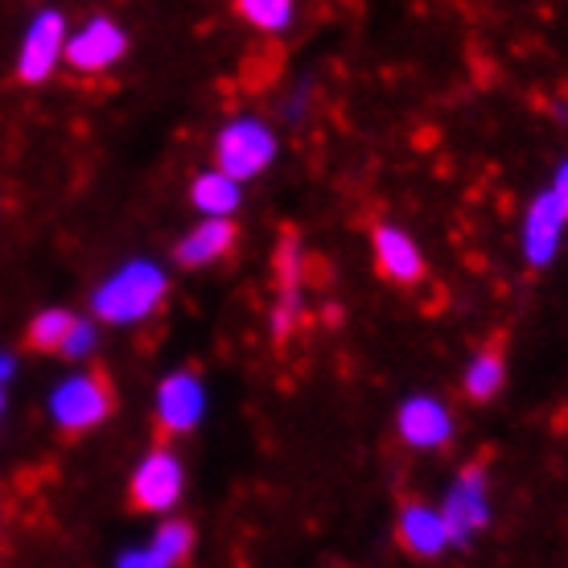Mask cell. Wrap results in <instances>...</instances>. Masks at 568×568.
Wrapping results in <instances>:
<instances>
[{"mask_svg":"<svg viewBox=\"0 0 568 568\" xmlns=\"http://www.w3.org/2000/svg\"><path fill=\"white\" fill-rule=\"evenodd\" d=\"M170 281L165 272L149 264V260H132L120 272H112L108 281L95 288L91 297V313L112 322V326H129V322H144L165 305Z\"/></svg>","mask_w":568,"mask_h":568,"instance_id":"obj_1","label":"cell"},{"mask_svg":"<svg viewBox=\"0 0 568 568\" xmlns=\"http://www.w3.org/2000/svg\"><path fill=\"white\" fill-rule=\"evenodd\" d=\"M115 413V387L108 371L91 367L79 371L71 379H62L50 396V416L67 437H83L91 428H100Z\"/></svg>","mask_w":568,"mask_h":568,"instance_id":"obj_2","label":"cell"},{"mask_svg":"<svg viewBox=\"0 0 568 568\" xmlns=\"http://www.w3.org/2000/svg\"><path fill=\"white\" fill-rule=\"evenodd\" d=\"M272 156H276V132L268 124L252 120V115L231 120L227 129L219 132V141H214V170L231 178L235 185L268 170Z\"/></svg>","mask_w":568,"mask_h":568,"instance_id":"obj_3","label":"cell"},{"mask_svg":"<svg viewBox=\"0 0 568 568\" xmlns=\"http://www.w3.org/2000/svg\"><path fill=\"white\" fill-rule=\"evenodd\" d=\"M440 519L449 527V544H466L474 531H483L490 519V498H486V457L466 462L457 469V483L445 495Z\"/></svg>","mask_w":568,"mask_h":568,"instance_id":"obj_4","label":"cell"},{"mask_svg":"<svg viewBox=\"0 0 568 568\" xmlns=\"http://www.w3.org/2000/svg\"><path fill=\"white\" fill-rule=\"evenodd\" d=\"M206 413V392H202V375L194 367L170 371L161 387H156V425L165 437H185L194 433Z\"/></svg>","mask_w":568,"mask_h":568,"instance_id":"obj_5","label":"cell"},{"mask_svg":"<svg viewBox=\"0 0 568 568\" xmlns=\"http://www.w3.org/2000/svg\"><path fill=\"white\" fill-rule=\"evenodd\" d=\"M182 483H185L182 462L170 449H153L141 466L132 469V483H129L132 511H144V515L170 511L173 503L182 498Z\"/></svg>","mask_w":568,"mask_h":568,"instance_id":"obj_6","label":"cell"},{"mask_svg":"<svg viewBox=\"0 0 568 568\" xmlns=\"http://www.w3.org/2000/svg\"><path fill=\"white\" fill-rule=\"evenodd\" d=\"M62 50H67V21H62V13L45 9V13L33 17L26 42H21L17 79L21 83H45L58 62H62Z\"/></svg>","mask_w":568,"mask_h":568,"instance_id":"obj_7","label":"cell"},{"mask_svg":"<svg viewBox=\"0 0 568 568\" xmlns=\"http://www.w3.org/2000/svg\"><path fill=\"white\" fill-rule=\"evenodd\" d=\"M124 54H129V33L112 17H91L74 38H67V50H62V58L83 74L108 71Z\"/></svg>","mask_w":568,"mask_h":568,"instance_id":"obj_8","label":"cell"},{"mask_svg":"<svg viewBox=\"0 0 568 568\" xmlns=\"http://www.w3.org/2000/svg\"><path fill=\"white\" fill-rule=\"evenodd\" d=\"M396 540H399V548L408 556H416V560H433V556H440L445 548H454L440 511L428 507V503H420V498H408V503L399 507Z\"/></svg>","mask_w":568,"mask_h":568,"instance_id":"obj_9","label":"cell"},{"mask_svg":"<svg viewBox=\"0 0 568 568\" xmlns=\"http://www.w3.org/2000/svg\"><path fill=\"white\" fill-rule=\"evenodd\" d=\"M396 428L413 449H445V445L454 440V416H449V408L433 396L404 399L396 416Z\"/></svg>","mask_w":568,"mask_h":568,"instance_id":"obj_10","label":"cell"},{"mask_svg":"<svg viewBox=\"0 0 568 568\" xmlns=\"http://www.w3.org/2000/svg\"><path fill=\"white\" fill-rule=\"evenodd\" d=\"M371 247H375V268H379V276H387V281L396 284L425 281L428 268L413 235H404L399 227H387V223H375L371 227Z\"/></svg>","mask_w":568,"mask_h":568,"instance_id":"obj_11","label":"cell"},{"mask_svg":"<svg viewBox=\"0 0 568 568\" xmlns=\"http://www.w3.org/2000/svg\"><path fill=\"white\" fill-rule=\"evenodd\" d=\"M240 243V227L231 219H202L194 231H185L178 247H173V260L178 268H206L214 260H223Z\"/></svg>","mask_w":568,"mask_h":568,"instance_id":"obj_12","label":"cell"},{"mask_svg":"<svg viewBox=\"0 0 568 568\" xmlns=\"http://www.w3.org/2000/svg\"><path fill=\"white\" fill-rule=\"evenodd\" d=\"M565 223L568 219H565V211H560V202H556L552 194H536V199H531V206H527V223H524L527 264L544 268V264L556 256Z\"/></svg>","mask_w":568,"mask_h":568,"instance_id":"obj_13","label":"cell"},{"mask_svg":"<svg viewBox=\"0 0 568 568\" xmlns=\"http://www.w3.org/2000/svg\"><path fill=\"white\" fill-rule=\"evenodd\" d=\"M503 384H507V358H503L498 346H486L478 358H469L466 375H462V392H466V399H474V404L495 399L498 392H503Z\"/></svg>","mask_w":568,"mask_h":568,"instance_id":"obj_14","label":"cell"},{"mask_svg":"<svg viewBox=\"0 0 568 568\" xmlns=\"http://www.w3.org/2000/svg\"><path fill=\"white\" fill-rule=\"evenodd\" d=\"M240 185L231 182V178H223L219 170H206L194 178V185H190V202L199 206L206 219H227V214L240 211Z\"/></svg>","mask_w":568,"mask_h":568,"instance_id":"obj_15","label":"cell"},{"mask_svg":"<svg viewBox=\"0 0 568 568\" xmlns=\"http://www.w3.org/2000/svg\"><path fill=\"white\" fill-rule=\"evenodd\" d=\"M194 544H199V531H194V524H185V519H165V524L153 531L149 552H153L165 568H178V565H185V560H190Z\"/></svg>","mask_w":568,"mask_h":568,"instance_id":"obj_16","label":"cell"},{"mask_svg":"<svg viewBox=\"0 0 568 568\" xmlns=\"http://www.w3.org/2000/svg\"><path fill=\"white\" fill-rule=\"evenodd\" d=\"M74 322H79V317H74L71 310H42L26 329L29 351H42V355H62V346H67V338H71Z\"/></svg>","mask_w":568,"mask_h":568,"instance_id":"obj_17","label":"cell"},{"mask_svg":"<svg viewBox=\"0 0 568 568\" xmlns=\"http://www.w3.org/2000/svg\"><path fill=\"white\" fill-rule=\"evenodd\" d=\"M235 13L252 21L256 29H288L293 21V4L288 0H240Z\"/></svg>","mask_w":568,"mask_h":568,"instance_id":"obj_18","label":"cell"},{"mask_svg":"<svg viewBox=\"0 0 568 568\" xmlns=\"http://www.w3.org/2000/svg\"><path fill=\"white\" fill-rule=\"evenodd\" d=\"M91 351H95V326L79 317V322H74V329H71V338H67V346H62V355H67V358H87Z\"/></svg>","mask_w":568,"mask_h":568,"instance_id":"obj_19","label":"cell"},{"mask_svg":"<svg viewBox=\"0 0 568 568\" xmlns=\"http://www.w3.org/2000/svg\"><path fill=\"white\" fill-rule=\"evenodd\" d=\"M115 568H165V565H161L149 548H132V552L120 556V565H115Z\"/></svg>","mask_w":568,"mask_h":568,"instance_id":"obj_20","label":"cell"},{"mask_svg":"<svg viewBox=\"0 0 568 568\" xmlns=\"http://www.w3.org/2000/svg\"><path fill=\"white\" fill-rule=\"evenodd\" d=\"M556 202H560V211H565V219H568V161L556 170V182H552V190H548Z\"/></svg>","mask_w":568,"mask_h":568,"instance_id":"obj_21","label":"cell"},{"mask_svg":"<svg viewBox=\"0 0 568 568\" xmlns=\"http://www.w3.org/2000/svg\"><path fill=\"white\" fill-rule=\"evenodd\" d=\"M9 375H13V358H9V355H0V384H4Z\"/></svg>","mask_w":568,"mask_h":568,"instance_id":"obj_22","label":"cell"},{"mask_svg":"<svg viewBox=\"0 0 568 568\" xmlns=\"http://www.w3.org/2000/svg\"><path fill=\"white\" fill-rule=\"evenodd\" d=\"M0 408H4V392H0Z\"/></svg>","mask_w":568,"mask_h":568,"instance_id":"obj_23","label":"cell"}]
</instances>
